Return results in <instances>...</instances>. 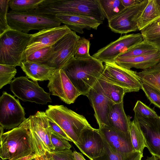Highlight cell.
I'll return each mask as SVG.
<instances>
[{"mask_svg":"<svg viewBox=\"0 0 160 160\" xmlns=\"http://www.w3.org/2000/svg\"><path fill=\"white\" fill-rule=\"evenodd\" d=\"M29 117L32 144L35 156H44L46 152L54 151L50 139L51 132L45 112L38 111Z\"/></svg>","mask_w":160,"mask_h":160,"instance_id":"52a82bcc","label":"cell"},{"mask_svg":"<svg viewBox=\"0 0 160 160\" xmlns=\"http://www.w3.org/2000/svg\"><path fill=\"white\" fill-rule=\"evenodd\" d=\"M36 160H51L46 155L42 156H35Z\"/></svg>","mask_w":160,"mask_h":160,"instance_id":"ee69618b","label":"cell"},{"mask_svg":"<svg viewBox=\"0 0 160 160\" xmlns=\"http://www.w3.org/2000/svg\"><path fill=\"white\" fill-rule=\"evenodd\" d=\"M143 40L140 33L125 35L101 48L92 56L102 62L114 61L120 54Z\"/></svg>","mask_w":160,"mask_h":160,"instance_id":"5bb4252c","label":"cell"},{"mask_svg":"<svg viewBox=\"0 0 160 160\" xmlns=\"http://www.w3.org/2000/svg\"><path fill=\"white\" fill-rule=\"evenodd\" d=\"M104 69L102 62L91 56L83 58L74 57L62 69L81 94L85 96L99 78Z\"/></svg>","mask_w":160,"mask_h":160,"instance_id":"7a4b0ae2","label":"cell"},{"mask_svg":"<svg viewBox=\"0 0 160 160\" xmlns=\"http://www.w3.org/2000/svg\"><path fill=\"white\" fill-rule=\"evenodd\" d=\"M25 114L19 99L3 92L0 98V126L5 129L15 128L25 120Z\"/></svg>","mask_w":160,"mask_h":160,"instance_id":"30bf717a","label":"cell"},{"mask_svg":"<svg viewBox=\"0 0 160 160\" xmlns=\"http://www.w3.org/2000/svg\"><path fill=\"white\" fill-rule=\"evenodd\" d=\"M135 114L146 118H157L158 116L153 109L138 100L134 108Z\"/></svg>","mask_w":160,"mask_h":160,"instance_id":"8d00e7d4","label":"cell"},{"mask_svg":"<svg viewBox=\"0 0 160 160\" xmlns=\"http://www.w3.org/2000/svg\"><path fill=\"white\" fill-rule=\"evenodd\" d=\"M104 63L102 78L122 88L126 93L138 92L142 89V83L137 72L120 66L115 61Z\"/></svg>","mask_w":160,"mask_h":160,"instance_id":"ba28073f","label":"cell"},{"mask_svg":"<svg viewBox=\"0 0 160 160\" xmlns=\"http://www.w3.org/2000/svg\"><path fill=\"white\" fill-rule=\"evenodd\" d=\"M55 18L71 30L80 34L84 33L83 29L97 30L102 23L93 18L88 16L70 13H59Z\"/></svg>","mask_w":160,"mask_h":160,"instance_id":"d6986e66","label":"cell"},{"mask_svg":"<svg viewBox=\"0 0 160 160\" xmlns=\"http://www.w3.org/2000/svg\"><path fill=\"white\" fill-rule=\"evenodd\" d=\"M142 89L151 103L160 108V91L151 86L142 83Z\"/></svg>","mask_w":160,"mask_h":160,"instance_id":"74e56055","label":"cell"},{"mask_svg":"<svg viewBox=\"0 0 160 160\" xmlns=\"http://www.w3.org/2000/svg\"><path fill=\"white\" fill-rule=\"evenodd\" d=\"M148 0H144L139 4L124 8L108 22V27L114 32L126 34L139 30V18Z\"/></svg>","mask_w":160,"mask_h":160,"instance_id":"8fae6325","label":"cell"},{"mask_svg":"<svg viewBox=\"0 0 160 160\" xmlns=\"http://www.w3.org/2000/svg\"><path fill=\"white\" fill-rule=\"evenodd\" d=\"M139 124L150 153L160 160V116L146 118L135 114L134 119Z\"/></svg>","mask_w":160,"mask_h":160,"instance_id":"2e32d148","label":"cell"},{"mask_svg":"<svg viewBox=\"0 0 160 160\" xmlns=\"http://www.w3.org/2000/svg\"><path fill=\"white\" fill-rule=\"evenodd\" d=\"M27 76H20L13 80L10 84L14 95L24 102L45 105L52 102L50 94L45 92L37 81L30 80Z\"/></svg>","mask_w":160,"mask_h":160,"instance_id":"9c48e42d","label":"cell"},{"mask_svg":"<svg viewBox=\"0 0 160 160\" xmlns=\"http://www.w3.org/2000/svg\"><path fill=\"white\" fill-rule=\"evenodd\" d=\"M0 160H2V159H0Z\"/></svg>","mask_w":160,"mask_h":160,"instance_id":"f907efd6","label":"cell"},{"mask_svg":"<svg viewBox=\"0 0 160 160\" xmlns=\"http://www.w3.org/2000/svg\"><path fill=\"white\" fill-rule=\"evenodd\" d=\"M80 37L71 30L54 45L52 56L46 63L49 66L61 69L74 57L77 43Z\"/></svg>","mask_w":160,"mask_h":160,"instance_id":"4fadbf2b","label":"cell"},{"mask_svg":"<svg viewBox=\"0 0 160 160\" xmlns=\"http://www.w3.org/2000/svg\"><path fill=\"white\" fill-rule=\"evenodd\" d=\"M157 1L160 6V0H157Z\"/></svg>","mask_w":160,"mask_h":160,"instance_id":"c3c4849f","label":"cell"},{"mask_svg":"<svg viewBox=\"0 0 160 160\" xmlns=\"http://www.w3.org/2000/svg\"><path fill=\"white\" fill-rule=\"evenodd\" d=\"M105 18L109 22L125 8L121 0H99Z\"/></svg>","mask_w":160,"mask_h":160,"instance_id":"4dcf8cb0","label":"cell"},{"mask_svg":"<svg viewBox=\"0 0 160 160\" xmlns=\"http://www.w3.org/2000/svg\"><path fill=\"white\" fill-rule=\"evenodd\" d=\"M31 34L11 29L0 35V64L21 65L23 53Z\"/></svg>","mask_w":160,"mask_h":160,"instance_id":"5b68a950","label":"cell"},{"mask_svg":"<svg viewBox=\"0 0 160 160\" xmlns=\"http://www.w3.org/2000/svg\"><path fill=\"white\" fill-rule=\"evenodd\" d=\"M130 117L124 112L123 101L114 104L112 107L108 116L109 126L115 129L124 132H129L131 122Z\"/></svg>","mask_w":160,"mask_h":160,"instance_id":"603a6c76","label":"cell"},{"mask_svg":"<svg viewBox=\"0 0 160 160\" xmlns=\"http://www.w3.org/2000/svg\"><path fill=\"white\" fill-rule=\"evenodd\" d=\"M104 153L100 157L92 160H141L143 157V153L137 151L127 153L119 152L113 149L104 140Z\"/></svg>","mask_w":160,"mask_h":160,"instance_id":"484cf974","label":"cell"},{"mask_svg":"<svg viewBox=\"0 0 160 160\" xmlns=\"http://www.w3.org/2000/svg\"><path fill=\"white\" fill-rule=\"evenodd\" d=\"M28 158H25V159H24L23 160H26Z\"/></svg>","mask_w":160,"mask_h":160,"instance_id":"681fc988","label":"cell"},{"mask_svg":"<svg viewBox=\"0 0 160 160\" xmlns=\"http://www.w3.org/2000/svg\"><path fill=\"white\" fill-rule=\"evenodd\" d=\"M104 140L113 149L122 153L134 151L130 132L117 130L111 127L102 125L98 129Z\"/></svg>","mask_w":160,"mask_h":160,"instance_id":"ac0fdd59","label":"cell"},{"mask_svg":"<svg viewBox=\"0 0 160 160\" xmlns=\"http://www.w3.org/2000/svg\"><path fill=\"white\" fill-rule=\"evenodd\" d=\"M7 20L11 29L27 33L31 30L40 31L61 24L55 16L39 13L34 10L25 12L10 10L7 14Z\"/></svg>","mask_w":160,"mask_h":160,"instance_id":"8992f818","label":"cell"},{"mask_svg":"<svg viewBox=\"0 0 160 160\" xmlns=\"http://www.w3.org/2000/svg\"><path fill=\"white\" fill-rule=\"evenodd\" d=\"M21 68L29 78L35 81L49 80L56 69L46 64L22 61Z\"/></svg>","mask_w":160,"mask_h":160,"instance_id":"7402d4cb","label":"cell"},{"mask_svg":"<svg viewBox=\"0 0 160 160\" xmlns=\"http://www.w3.org/2000/svg\"><path fill=\"white\" fill-rule=\"evenodd\" d=\"M142 0H121L122 5L125 8L136 5L141 3Z\"/></svg>","mask_w":160,"mask_h":160,"instance_id":"b9f144b4","label":"cell"},{"mask_svg":"<svg viewBox=\"0 0 160 160\" xmlns=\"http://www.w3.org/2000/svg\"><path fill=\"white\" fill-rule=\"evenodd\" d=\"M17 72L16 66L0 64V89L7 84H10Z\"/></svg>","mask_w":160,"mask_h":160,"instance_id":"836d02e7","label":"cell"},{"mask_svg":"<svg viewBox=\"0 0 160 160\" xmlns=\"http://www.w3.org/2000/svg\"><path fill=\"white\" fill-rule=\"evenodd\" d=\"M158 159L154 155H152L151 157H147V158L145 160H158Z\"/></svg>","mask_w":160,"mask_h":160,"instance_id":"f6af8a7d","label":"cell"},{"mask_svg":"<svg viewBox=\"0 0 160 160\" xmlns=\"http://www.w3.org/2000/svg\"><path fill=\"white\" fill-rule=\"evenodd\" d=\"M129 132L134 151L143 153L144 148L146 147L145 140L139 124L134 120L131 121Z\"/></svg>","mask_w":160,"mask_h":160,"instance_id":"f1b7e54d","label":"cell"},{"mask_svg":"<svg viewBox=\"0 0 160 160\" xmlns=\"http://www.w3.org/2000/svg\"><path fill=\"white\" fill-rule=\"evenodd\" d=\"M0 157L3 160H23L34 155L29 117L18 127L0 136Z\"/></svg>","mask_w":160,"mask_h":160,"instance_id":"6da1fadb","label":"cell"},{"mask_svg":"<svg viewBox=\"0 0 160 160\" xmlns=\"http://www.w3.org/2000/svg\"><path fill=\"white\" fill-rule=\"evenodd\" d=\"M137 74L142 83L160 91V61L150 68L137 72Z\"/></svg>","mask_w":160,"mask_h":160,"instance_id":"4316f807","label":"cell"},{"mask_svg":"<svg viewBox=\"0 0 160 160\" xmlns=\"http://www.w3.org/2000/svg\"><path fill=\"white\" fill-rule=\"evenodd\" d=\"M114 61L118 65L128 69L134 68L144 70L153 66L160 61V51L137 56L117 57Z\"/></svg>","mask_w":160,"mask_h":160,"instance_id":"44dd1931","label":"cell"},{"mask_svg":"<svg viewBox=\"0 0 160 160\" xmlns=\"http://www.w3.org/2000/svg\"><path fill=\"white\" fill-rule=\"evenodd\" d=\"M51 160H76L70 149L47 152L46 155Z\"/></svg>","mask_w":160,"mask_h":160,"instance_id":"f35d334b","label":"cell"},{"mask_svg":"<svg viewBox=\"0 0 160 160\" xmlns=\"http://www.w3.org/2000/svg\"><path fill=\"white\" fill-rule=\"evenodd\" d=\"M90 41L83 37H80L76 46L74 57L76 58H83L90 57Z\"/></svg>","mask_w":160,"mask_h":160,"instance_id":"e575fe53","label":"cell"},{"mask_svg":"<svg viewBox=\"0 0 160 160\" xmlns=\"http://www.w3.org/2000/svg\"><path fill=\"white\" fill-rule=\"evenodd\" d=\"M47 87L52 95L69 104L73 103L81 95L62 69H56Z\"/></svg>","mask_w":160,"mask_h":160,"instance_id":"9a60e30c","label":"cell"},{"mask_svg":"<svg viewBox=\"0 0 160 160\" xmlns=\"http://www.w3.org/2000/svg\"><path fill=\"white\" fill-rule=\"evenodd\" d=\"M44 0H10L9 7L11 10L25 12L34 10Z\"/></svg>","mask_w":160,"mask_h":160,"instance_id":"1f68e13d","label":"cell"},{"mask_svg":"<svg viewBox=\"0 0 160 160\" xmlns=\"http://www.w3.org/2000/svg\"><path fill=\"white\" fill-rule=\"evenodd\" d=\"M26 160H36L35 155H34L28 158Z\"/></svg>","mask_w":160,"mask_h":160,"instance_id":"bcb514c9","label":"cell"},{"mask_svg":"<svg viewBox=\"0 0 160 160\" xmlns=\"http://www.w3.org/2000/svg\"><path fill=\"white\" fill-rule=\"evenodd\" d=\"M158 51L154 46L143 40L142 42L120 54L118 57L126 58L137 56L153 53Z\"/></svg>","mask_w":160,"mask_h":160,"instance_id":"83f0119b","label":"cell"},{"mask_svg":"<svg viewBox=\"0 0 160 160\" xmlns=\"http://www.w3.org/2000/svg\"><path fill=\"white\" fill-rule=\"evenodd\" d=\"M143 40L155 47L160 51V25L156 20L141 31Z\"/></svg>","mask_w":160,"mask_h":160,"instance_id":"f546056e","label":"cell"},{"mask_svg":"<svg viewBox=\"0 0 160 160\" xmlns=\"http://www.w3.org/2000/svg\"><path fill=\"white\" fill-rule=\"evenodd\" d=\"M45 112L47 117L58 125L74 144H80L82 131L92 127L83 116L63 105H49Z\"/></svg>","mask_w":160,"mask_h":160,"instance_id":"277c9868","label":"cell"},{"mask_svg":"<svg viewBox=\"0 0 160 160\" xmlns=\"http://www.w3.org/2000/svg\"><path fill=\"white\" fill-rule=\"evenodd\" d=\"M71 31L67 26L62 25L45 28L31 34L29 43L22 55V61L35 52L55 44Z\"/></svg>","mask_w":160,"mask_h":160,"instance_id":"7c38bea8","label":"cell"},{"mask_svg":"<svg viewBox=\"0 0 160 160\" xmlns=\"http://www.w3.org/2000/svg\"><path fill=\"white\" fill-rule=\"evenodd\" d=\"M48 119L52 132L68 141L71 142L66 134L58 125L48 117Z\"/></svg>","mask_w":160,"mask_h":160,"instance_id":"60d3db41","label":"cell"},{"mask_svg":"<svg viewBox=\"0 0 160 160\" xmlns=\"http://www.w3.org/2000/svg\"><path fill=\"white\" fill-rule=\"evenodd\" d=\"M92 88L101 93L115 104L123 102L126 93L122 88L106 81L101 77Z\"/></svg>","mask_w":160,"mask_h":160,"instance_id":"cb8c5ba5","label":"cell"},{"mask_svg":"<svg viewBox=\"0 0 160 160\" xmlns=\"http://www.w3.org/2000/svg\"></svg>","mask_w":160,"mask_h":160,"instance_id":"816d5d0a","label":"cell"},{"mask_svg":"<svg viewBox=\"0 0 160 160\" xmlns=\"http://www.w3.org/2000/svg\"><path fill=\"white\" fill-rule=\"evenodd\" d=\"M81 138L80 144H74L90 160L103 154L105 151L104 141L98 129L92 127L85 128L81 132Z\"/></svg>","mask_w":160,"mask_h":160,"instance_id":"e0dca14e","label":"cell"},{"mask_svg":"<svg viewBox=\"0 0 160 160\" xmlns=\"http://www.w3.org/2000/svg\"><path fill=\"white\" fill-rule=\"evenodd\" d=\"M160 18V6L157 0H148L139 18L138 24L141 31Z\"/></svg>","mask_w":160,"mask_h":160,"instance_id":"d4e9b609","label":"cell"},{"mask_svg":"<svg viewBox=\"0 0 160 160\" xmlns=\"http://www.w3.org/2000/svg\"><path fill=\"white\" fill-rule=\"evenodd\" d=\"M50 139L54 151L70 149L72 146L68 141L51 132Z\"/></svg>","mask_w":160,"mask_h":160,"instance_id":"ab89813d","label":"cell"},{"mask_svg":"<svg viewBox=\"0 0 160 160\" xmlns=\"http://www.w3.org/2000/svg\"><path fill=\"white\" fill-rule=\"evenodd\" d=\"M73 153L76 160H86L81 153L76 151H74Z\"/></svg>","mask_w":160,"mask_h":160,"instance_id":"7bdbcfd3","label":"cell"},{"mask_svg":"<svg viewBox=\"0 0 160 160\" xmlns=\"http://www.w3.org/2000/svg\"><path fill=\"white\" fill-rule=\"evenodd\" d=\"M54 44L39 50L28 56L24 61L46 64L51 58Z\"/></svg>","mask_w":160,"mask_h":160,"instance_id":"d6a6232c","label":"cell"},{"mask_svg":"<svg viewBox=\"0 0 160 160\" xmlns=\"http://www.w3.org/2000/svg\"><path fill=\"white\" fill-rule=\"evenodd\" d=\"M10 0H0V35L10 28L7 20Z\"/></svg>","mask_w":160,"mask_h":160,"instance_id":"d590c367","label":"cell"},{"mask_svg":"<svg viewBox=\"0 0 160 160\" xmlns=\"http://www.w3.org/2000/svg\"><path fill=\"white\" fill-rule=\"evenodd\" d=\"M156 21H157V24L158 25H160V19L158 18L157 20H156Z\"/></svg>","mask_w":160,"mask_h":160,"instance_id":"7dc6e473","label":"cell"},{"mask_svg":"<svg viewBox=\"0 0 160 160\" xmlns=\"http://www.w3.org/2000/svg\"><path fill=\"white\" fill-rule=\"evenodd\" d=\"M86 96L94 110V115L99 126L102 125L109 126V114L112 107L115 103L92 88Z\"/></svg>","mask_w":160,"mask_h":160,"instance_id":"ffe728a7","label":"cell"},{"mask_svg":"<svg viewBox=\"0 0 160 160\" xmlns=\"http://www.w3.org/2000/svg\"><path fill=\"white\" fill-rule=\"evenodd\" d=\"M34 11L54 16L59 13L88 16L102 23L105 18L99 0H44Z\"/></svg>","mask_w":160,"mask_h":160,"instance_id":"3957f363","label":"cell"},{"mask_svg":"<svg viewBox=\"0 0 160 160\" xmlns=\"http://www.w3.org/2000/svg\"></svg>","mask_w":160,"mask_h":160,"instance_id":"f5cc1de1","label":"cell"}]
</instances>
